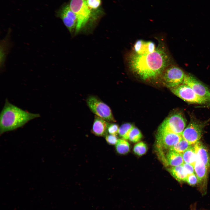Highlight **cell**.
Here are the masks:
<instances>
[{"label": "cell", "instance_id": "cell-21", "mask_svg": "<svg viewBox=\"0 0 210 210\" xmlns=\"http://www.w3.org/2000/svg\"><path fill=\"white\" fill-rule=\"evenodd\" d=\"M192 145L182 137L181 140L170 150L182 154Z\"/></svg>", "mask_w": 210, "mask_h": 210}, {"label": "cell", "instance_id": "cell-19", "mask_svg": "<svg viewBox=\"0 0 210 210\" xmlns=\"http://www.w3.org/2000/svg\"><path fill=\"white\" fill-rule=\"evenodd\" d=\"M8 36L1 41L0 43V67L3 68L4 66L6 57L9 47V42Z\"/></svg>", "mask_w": 210, "mask_h": 210}, {"label": "cell", "instance_id": "cell-3", "mask_svg": "<svg viewBox=\"0 0 210 210\" xmlns=\"http://www.w3.org/2000/svg\"><path fill=\"white\" fill-rule=\"evenodd\" d=\"M69 6L77 18L75 34L83 31L91 20L96 19L97 17L98 13L89 8L86 0H71Z\"/></svg>", "mask_w": 210, "mask_h": 210}, {"label": "cell", "instance_id": "cell-22", "mask_svg": "<svg viewBox=\"0 0 210 210\" xmlns=\"http://www.w3.org/2000/svg\"><path fill=\"white\" fill-rule=\"evenodd\" d=\"M134 127L132 124L129 123L123 124L119 128L118 134L122 139H128L130 132Z\"/></svg>", "mask_w": 210, "mask_h": 210}, {"label": "cell", "instance_id": "cell-30", "mask_svg": "<svg viewBox=\"0 0 210 210\" xmlns=\"http://www.w3.org/2000/svg\"><path fill=\"white\" fill-rule=\"evenodd\" d=\"M196 203L192 204L191 206L190 210H197L196 208Z\"/></svg>", "mask_w": 210, "mask_h": 210}, {"label": "cell", "instance_id": "cell-16", "mask_svg": "<svg viewBox=\"0 0 210 210\" xmlns=\"http://www.w3.org/2000/svg\"><path fill=\"white\" fill-rule=\"evenodd\" d=\"M168 170L171 174L178 181L186 182L188 175L183 165L172 167Z\"/></svg>", "mask_w": 210, "mask_h": 210}, {"label": "cell", "instance_id": "cell-28", "mask_svg": "<svg viewBox=\"0 0 210 210\" xmlns=\"http://www.w3.org/2000/svg\"><path fill=\"white\" fill-rule=\"evenodd\" d=\"M105 137L106 141L110 145H116L118 139L116 135L107 134Z\"/></svg>", "mask_w": 210, "mask_h": 210}, {"label": "cell", "instance_id": "cell-7", "mask_svg": "<svg viewBox=\"0 0 210 210\" xmlns=\"http://www.w3.org/2000/svg\"><path fill=\"white\" fill-rule=\"evenodd\" d=\"M172 92L184 101L192 104H209L198 95L189 85L183 83L170 89Z\"/></svg>", "mask_w": 210, "mask_h": 210}, {"label": "cell", "instance_id": "cell-23", "mask_svg": "<svg viewBox=\"0 0 210 210\" xmlns=\"http://www.w3.org/2000/svg\"><path fill=\"white\" fill-rule=\"evenodd\" d=\"M142 136V134L139 130L134 127L130 132L128 139L132 142L136 143L139 141Z\"/></svg>", "mask_w": 210, "mask_h": 210}, {"label": "cell", "instance_id": "cell-14", "mask_svg": "<svg viewBox=\"0 0 210 210\" xmlns=\"http://www.w3.org/2000/svg\"><path fill=\"white\" fill-rule=\"evenodd\" d=\"M197 160L209 168L210 166V156L207 148L199 141L194 144Z\"/></svg>", "mask_w": 210, "mask_h": 210}, {"label": "cell", "instance_id": "cell-12", "mask_svg": "<svg viewBox=\"0 0 210 210\" xmlns=\"http://www.w3.org/2000/svg\"><path fill=\"white\" fill-rule=\"evenodd\" d=\"M157 46L153 41L139 39L136 41L130 51L137 54L149 53L154 51Z\"/></svg>", "mask_w": 210, "mask_h": 210}, {"label": "cell", "instance_id": "cell-13", "mask_svg": "<svg viewBox=\"0 0 210 210\" xmlns=\"http://www.w3.org/2000/svg\"><path fill=\"white\" fill-rule=\"evenodd\" d=\"M109 122L96 116H95L91 132L95 135L104 136L107 134V129Z\"/></svg>", "mask_w": 210, "mask_h": 210}, {"label": "cell", "instance_id": "cell-2", "mask_svg": "<svg viewBox=\"0 0 210 210\" xmlns=\"http://www.w3.org/2000/svg\"><path fill=\"white\" fill-rule=\"evenodd\" d=\"M40 116L39 114L31 113L15 106L6 99L0 115V134L15 130Z\"/></svg>", "mask_w": 210, "mask_h": 210}, {"label": "cell", "instance_id": "cell-4", "mask_svg": "<svg viewBox=\"0 0 210 210\" xmlns=\"http://www.w3.org/2000/svg\"><path fill=\"white\" fill-rule=\"evenodd\" d=\"M182 138L181 135L175 133L160 126L156 136V146L160 156L164 155V151L169 150Z\"/></svg>", "mask_w": 210, "mask_h": 210}, {"label": "cell", "instance_id": "cell-18", "mask_svg": "<svg viewBox=\"0 0 210 210\" xmlns=\"http://www.w3.org/2000/svg\"><path fill=\"white\" fill-rule=\"evenodd\" d=\"M184 163L194 166L197 158L194 144L182 154Z\"/></svg>", "mask_w": 210, "mask_h": 210}, {"label": "cell", "instance_id": "cell-17", "mask_svg": "<svg viewBox=\"0 0 210 210\" xmlns=\"http://www.w3.org/2000/svg\"><path fill=\"white\" fill-rule=\"evenodd\" d=\"M194 167L198 183H201L206 177L209 168L198 160L195 163Z\"/></svg>", "mask_w": 210, "mask_h": 210}, {"label": "cell", "instance_id": "cell-25", "mask_svg": "<svg viewBox=\"0 0 210 210\" xmlns=\"http://www.w3.org/2000/svg\"><path fill=\"white\" fill-rule=\"evenodd\" d=\"M86 2L88 7L91 10L98 13V9L101 5V0H86Z\"/></svg>", "mask_w": 210, "mask_h": 210}, {"label": "cell", "instance_id": "cell-26", "mask_svg": "<svg viewBox=\"0 0 210 210\" xmlns=\"http://www.w3.org/2000/svg\"><path fill=\"white\" fill-rule=\"evenodd\" d=\"M119 128L118 125L114 123H109L107 129L109 134L116 135L118 134Z\"/></svg>", "mask_w": 210, "mask_h": 210}, {"label": "cell", "instance_id": "cell-9", "mask_svg": "<svg viewBox=\"0 0 210 210\" xmlns=\"http://www.w3.org/2000/svg\"><path fill=\"white\" fill-rule=\"evenodd\" d=\"M204 124L192 119L189 124L185 128L182 134V137L191 145L197 142L201 137Z\"/></svg>", "mask_w": 210, "mask_h": 210}, {"label": "cell", "instance_id": "cell-15", "mask_svg": "<svg viewBox=\"0 0 210 210\" xmlns=\"http://www.w3.org/2000/svg\"><path fill=\"white\" fill-rule=\"evenodd\" d=\"M183 161L182 154L169 150L165 155V164L172 167L183 165Z\"/></svg>", "mask_w": 210, "mask_h": 210}, {"label": "cell", "instance_id": "cell-1", "mask_svg": "<svg viewBox=\"0 0 210 210\" xmlns=\"http://www.w3.org/2000/svg\"><path fill=\"white\" fill-rule=\"evenodd\" d=\"M158 41L156 48L153 52L137 54L130 51L126 56L127 67L143 80H158L166 68L174 63L163 40Z\"/></svg>", "mask_w": 210, "mask_h": 210}, {"label": "cell", "instance_id": "cell-27", "mask_svg": "<svg viewBox=\"0 0 210 210\" xmlns=\"http://www.w3.org/2000/svg\"><path fill=\"white\" fill-rule=\"evenodd\" d=\"M186 182L189 185L192 186H195L198 183L197 177L195 173L188 175Z\"/></svg>", "mask_w": 210, "mask_h": 210}, {"label": "cell", "instance_id": "cell-20", "mask_svg": "<svg viewBox=\"0 0 210 210\" xmlns=\"http://www.w3.org/2000/svg\"><path fill=\"white\" fill-rule=\"evenodd\" d=\"M116 150L118 153L121 155L127 153L130 149V145L125 139H119L115 145Z\"/></svg>", "mask_w": 210, "mask_h": 210}, {"label": "cell", "instance_id": "cell-10", "mask_svg": "<svg viewBox=\"0 0 210 210\" xmlns=\"http://www.w3.org/2000/svg\"><path fill=\"white\" fill-rule=\"evenodd\" d=\"M56 16L60 18L69 32L75 33L77 18L75 14L71 9L69 4L62 6L56 12Z\"/></svg>", "mask_w": 210, "mask_h": 210}, {"label": "cell", "instance_id": "cell-11", "mask_svg": "<svg viewBox=\"0 0 210 210\" xmlns=\"http://www.w3.org/2000/svg\"><path fill=\"white\" fill-rule=\"evenodd\" d=\"M183 83L190 86L198 95L210 103V90L193 75L186 73Z\"/></svg>", "mask_w": 210, "mask_h": 210}, {"label": "cell", "instance_id": "cell-6", "mask_svg": "<svg viewBox=\"0 0 210 210\" xmlns=\"http://www.w3.org/2000/svg\"><path fill=\"white\" fill-rule=\"evenodd\" d=\"M86 101L89 109L96 116L109 122L115 121L110 108L98 97L91 95Z\"/></svg>", "mask_w": 210, "mask_h": 210}, {"label": "cell", "instance_id": "cell-5", "mask_svg": "<svg viewBox=\"0 0 210 210\" xmlns=\"http://www.w3.org/2000/svg\"><path fill=\"white\" fill-rule=\"evenodd\" d=\"M186 74L180 67L173 63L166 68L158 80L171 89L183 84Z\"/></svg>", "mask_w": 210, "mask_h": 210}, {"label": "cell", "instance_id": "cell-24", "mask_svg": "<svg viewBox=\"0 0 210 210\" xmlns=\"http://www.w3.org/2000/svg\"><path fill=\"white\" fill-rule=\"evenodd\" d=\"M147 150L146 144L143 142H140L134 146L133 151L136 155L141 156L145 154Z\"/></svg>", "mask_w": 210, "mask_h": 210}, {"label": "cell", "instance_id": "cell-8", "mask_svg": "<svg viewBox=\"0 0 210 210\" xmlns=\"http://www.w3.org/2000/svg\"><path fill=\"white\" fill-rule=\"evenodd\" d=\"M186 125L185 117L181 113L177 112L166 118L160 126L175 133L181 135Z\"/></svg>", "mask_w": 210, "mask_h": 210}, {"label": "cell", "instance_id": "cell-29", "mask_svg": "<svg viewBox=\"0 0 210 210\" xmlns=\"http://www.w3.org/2000/svg\"><path fill=\"white\" fill-rule=\"evenodd\" d=\"M183 165L188 175L194 174L195 172L194 166L193 165L184 163Z\"/></svg>", "mask_w": 210, "mask_h": 210}]
</instances>
